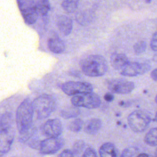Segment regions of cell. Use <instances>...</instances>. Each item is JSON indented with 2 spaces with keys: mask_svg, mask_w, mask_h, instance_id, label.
I'll use <instances>...</instances> for the list:
<instances>
[{
  "mask_svg": "<svg viewBox=\"0 0 157 157\" xmlns=\"http://www.w3.org/2000/svg\"><path fill=\"white\" fill-rule=\"evenodd\" d=\"M14 137L13 117L11 113H6L0 117V155L10 150Z\"/></svg>",
  "mask_w": 157,
  "mask_h": 157,
  "instance_id": "1",
  "label": "cell"
},
{
  "mask_svg": "<svg viewBox=\"0 0 157 157\" xmlns=\"http://www.w3.org/2000/svg\"><path fill=\"white\" fill-rule=\"evenodd\" d=\"M83 72L90 77H99L106 73L108 64L105 58L99 55H89L80 62Z\"/></svg>",
  "mask_w": 157,
  "mask_h": 157,
  "instance_id": "2",
  "label": "cell"
},
{
  "mask_svg": "<svg viewBox=\"0 0 157 157\" xmlns=\"http://www.w3.org/2000/svg\"><path fill=\"white\" fill-rule=\"evenodd\" d=\"M33 116L32 102L30 99H26L20 104L16 112L15 121L20 134L26 132L32 127Z\"/></svg>",
  "mask_w": 157,
  "mask_h": 157,
  "instance_id": "3",
  "label": "cell"
},
{
  "mask_svg": "<svg viewBox=\"0 0 157 157\" xmlns=\"http://www.w3.org/2000/svg\"><path fill=\"white\" fill-rule=\"evenodd\" d=\"M34 113L37 118L42 120L49 117L56 109V101L50 95L42 94L32 102Z\"/></svg>",
  "mask_w": 157,
  "mask_h": 157,
  "instance_id": "4",
  "label": "cell"
},
{
  "mask_svg": "<svg viewBox=\"0 0 157 157\" xmlns=\"http://www.w3.org/2000/svg\"><path fill=\"white\" fill-rule=\"evenodd\" d=\"M151 117L145 110H136L128 117V122L130 128L136 132H144L151 122Z\"/></svg>",
  "mask_w": 157,
  "mask_h": 157,
  "instance_id": "5",
  "label": "cell"
},
{
  "mask_svg": "<svg viewBox=\"0 0 157 157\" xmlns=\"http://www.w3.org/2000/svg\"><path fill=\"white\" fill-rule=\"evenodd\" d=\"M71 101L75 107H82L86 109H96L101 104L99 96L93 92L74 96Z\"/></svg>",
  "mask_w": 157,
  "mask_h": 157,
  "instance_id": "6",
  "label": "cell"
},
{
  "mask_svg": "<svg viewBox=\"0 0 157 157\" xmlns=\"http://www.w3.org/2000/svg\"><path fill=\"white\" fill-rule=\"evenodd\" d=\"M25 21L28 24L34 23L38 17L34 0H17Z\"/></svg>",
  "mask_w": 157,
  "mask_h": 157,
  "instance_id": "7",
  "label": "cell"
},
{
  "mask_svg": "<svg viewBox=\"0 0 157 157\" xmlns=\"http://www.w3.org/2000/svg\"><path fill=\"white\" fill-rule=\"evenodd\" d=\"M63 91L69 96H75L80 94L92 92V85L87 82L69 81L64 83L61 86Z\"/></svg>",
  "mask_w": 157,
  "mask_h": 157,
  "instance_id": "8",
  "label": "cell"
},
{
  "mask_svg": "<svg viewBox=\"0 0 157 157\" xmlns=\"http://www.w3.org/2000/svg\"><path fill=\"white\" fill-rule=\"evenodd\" d=\"M64 144L61 138L48 137L40 141L39 150L44 155H52L59 151Z\"/></svg>",
  "mask_w": 157,
  "mask_h": 157,
  "instance_id": "9",
  "label": "cell"
},
{
  "mask_svg": "<svg viewBox=\"0 0 157 157\" xmlns=\"http://www.w3.org/2000/svg\"><path fill=\"white\" fill-rule=\"evenodd\" d=\"M150 68L151 66L148 63L129 62L120 70V74L124 76L134 77L146 73L150 69Z\"/></svg>",
  "mask_w": 157,
  "mask_h": 157,
  "instance_id": "10",
  "label": "cell"
},
{
  "mask_svg": "<svg viewBox=\"0 0 157 157\" xmlns=\"http://www.w3.org/2000/svg\"><path fill=\"white\" fill-rule=\"evenodd\" d=\"M134 83L131 81L118 78L110 81L108 83L109 90L114 93L128 94L134 89Z\"/></svg>",
  "mask_w": 157,
  "mask_h": 157,
  "instance_id": "11",
  "label": "cell"
},
{
  "mask_svg": "<svg viewBox=\"0 0 157 157\" xmlns=\"http://www.w3.org/2000/svg\"><path fill=\"white\" fill-rule=\"evenodd\" d=\"M62 131V123L58 118L48 120L42 126L44 134L48 137H58Z\"/></svg>",
  "mask_w": 157,
  "mask_h": 157,
  "instance_id": "12",
  "label": "cell"
},
{
  "mask_svg": "<svg viewBox=\"0 0 157 157\" xmlns=\"http://www.w3.org/2000/svg\"><path fill=\"white\" fill-rule=\"evenodd\" d=\"M48 48L54 53L59 54L65 51L66 46L64 41L56 34L50 36L47 41Z\"/></svg>",
  "mask_w": 157,
  "mask_h": 157,
  "instance_id": "13",
  "label": "cell"
},
{
  "mask_svg": "<svg viewBox=\"0 0 157 157\" xmlns=\"http://www.w3.org/2000/svg\"><path fill=\"white\" fill-rule=\"evenodd\" d=\"M56 25L60 33L63 36H68L72 29V21L66 15H59L56 18Z\"/></svg>",
  "mask_w": 157,
  "mask_h": 157,
  "instance_id": "14",
  "label": "cell"
},
{
  "mask_svg": "<svg viewBox=\"0 0 157 157\" xmlns=\"http://www.w3.org/2000/svg\"><path fill=\"white\" fill-rule=\"evenodd\" d=\"M129 63L128 58L123 53H113L110 56V64L115 70H121Z\"/></svg>",
  "mask_w": 157,
  "mask_h": 157,
  "instance_id": "15",
  "label": "cell"
},
{
  "mask_svg": "<svg viewBox=\"0 0 157 157\" xmlns=\"http://www.w3.org/2000/svg\"><path fill=\"white\" fill-rule=\"evenodd\" d=\"M100 157H117V153L114 145L110 142L103 144L99 148Z\"/></svg>",
  "mask_w": 157,
  "mask_h": 157,
  "instance_id": "16",
  "label": "cell"
},
{
  "mask_svg": "<svg viewBox=\"0 0 157 157\" xmlns=\"http://www.w3.org/2000/svg\"><path fill=\"white\" fill-rule=\"evenodd\" d=\"M102 126V121L99 118L90 120L85 126V131L88 134H95L98 132Z\"/></svg>",
  "mask_w": 157,
  "mask_h": 157,
  "instance_id": "17",
  "label": "cell"
},
{
  "mask_svg": "<svg viewBox=\"0 0 157 157\" xmlns=\"http://www.w3.org/2000/svg\"><path fill=\"white\" fill-rule=\"evenodd\" d=\"M35 4L38 15H45L50 10V5L49 0H36Z\"/></svg>",
  "mask_w": 157,
  "mask_h": 157,
  "instance_id": "18",
  "label": "cell"
},
{
  "mask_svg": "<svg viewBox=\"0 0 157 157\" xmlns=\"http://www.w3.org/2000/svg\"><path fill=\"white\" fill-rule=\"evenodd\" d=\"M157 129L153 128L150 129L145 134L144 141L145 143L151 147H156L157 145Z\"/></svg>",
  "mask_w": 157,
  "mask_h": 157,
  "instance_id": "19",
  "label": "cell"
},
{
  "mask_svg": "<svg viewBox=\"0 0 157 157\" xmlns=\"http://www.w3.org/2000/svg\"><path fill=\"white\" fill-rule=\"evenodd\" d=\"M80 114V110L77 107H70L68 108H66L65 109H63L61 110L60 113L61 117H62L64 118L68 119L71 118H75L78 116Z\"/></svg>",
  "mask_w": 157,
  "mask_h": 157,
  "instance_id": "20",
  "label": "cell"
},
{
  "mask_svg": "<svg viewBox=\"0 0 157 157\" xmlns=\"http://www.w3.org/2000/svg\"><path fill=\"white\" fill-rule=\"evenodd\" d=\"M79 0H62V7L69 13L74 12L77 9Z\"/></svg>",
  "mask_w": 157,
  "mask_h": 157,
  "instance_id": "21",
  "label": "cell"
},
{
  "mask_svg": "<svg viewBox=\"0 0 157 157\" xmlns=\"http://www.w3.org/2000/svg\"><path fill=\"white\" fill-rule=\"evenodd\" d=\"M83 121L80 118H76L71 122L68 126V129L72 132H78L80 131L83 126Z\"/></svg>",
  "mask_w": 157,
  "mask_h": 157,
  "instance_id": "22",
  "label": "cell"
},
{
  "mask_svg": "<svg viewBox=\"0 0 157 157\" xmlns=\"http://www.w3.org/2000/svg\"><path fill=\"white\" fill-rule=\"evenodd\" d=\"M147 48V43L145 41H139L136 42L134 46L133 49L136 55H140L144 53Z\"/></svg>",
  "mask_w": 157,
  "mask_h": 157,
  "instance_id": "23",
  "label": "cell"
},
{
  "mask_svg": "<svg viewBox=\"0 0 157 157\" xmlns=\"http://www.w3.org/2000/svg\"><path fill=\"white\" fill-rule=\"evenodd\" d=\"M85 146V142L83 140H78L77 141L72 147V152L73 153L74 155H79L84 149V147Z\"/></svg>",
  "mask_w": 157,
  "mask_h": 157,
  "instance_id": "24",
  "label": "cell"
},
{
  "mask_svg": "<svg viewBox=\"0 0 157 157\" xmlns=\"http://www.w3.org/2000/svg\"><path fill=\"white\" fill-rule=\"evenodd\" d=\"M35 127H34L33 126H32V127L26 132L22 134H20V137L19 139L21 142H26L27 140H28L34 134V132H35Z\"/></svg>",
  "mask_w": 157,
  "mask_h": 157,
  "instance_id": "25",
  "label": "cell"
},
{
  "mask_svg": "<svg viewBox=\"0 0 157 157\" xmlns=\"http://www.w3.org/2000/svg\"><path fill=\"white\" fill-rule=\"evenodd\" d=\"M136 151V150L134 147H127L123 150L120 157H133Z\"/></svg>",
  "mask_w": 157,
  "mask_h": 157,
  "instance_id": "26",
  "label": "cell"
},
{
  "mask_svg": "<svg viewBox=\"0 0 157 157\" xmlns=\"http://www.w3.org/2000/svg\"><path fill=\"white\" fill-rule=\"evenodd\" d=\"M82 157H98V155L96 151L93 148L88 147L84 151Z\"/></svg>",
  "mask_w": 157,
  "mask_h": 157,
  "instance_id": "27",
  "label": "cell"
},
{
  "mask_svg": "<svg viewBox=\"0 0 157 157\" xmlns=\"http://www.w3.org/2000/svg\"><path fill=\"white\" fill-rule=\"evenodd\" d=\"M150 47H151V48L153 51L156 52V50H157V34H156V32H155L152 36V37L151 39V41H150Z\"/></svg>",
  "mask_w": 157,
  "mask_h": 157,
  "instance_id": "28",
  "label": "cell"
},
{
  "mask_svg": "<svg viewBox=\"0 0 157 157\" xmlns=\"http://www.w3.org/2000/svg\"><path fill=\"white\" fill-rule=\"evenodd\" d=\"M58 157H74V155L71 150L66 149L61 152Z\"/></svg>",
  "mask_w": 157,
  "mask_h": 157,
  "instance_id": "29",
  "label": "cell"
},
{
  "mask_svg": "<svg viewBox=\"0 0 157 157\" xmlns=\"http://www.w3.org/2000/svg\"><path fill=\"white\" fill-rule=\"evenodd\" d=\"M40 143V141L37 139H33L29 142V145L31 148H34L35 149H39Z\"/></svg>",
  "mask_w": 157,
  "mask_h": 157,
  "instance_id": "30",
  "label": "cell"
},
{
  "mask_svg": "<svg viewBox=\"0 0 157 157\" xmlns=\"http://www.w3.org/2000/svg\"><path fill=\"white\" fill-rule=\"evenodd\" d=\"M104 99L107 102H111L113 99V96L111 93H106L104 96Z\"/></svg>",
  "mask_w": 157,
  "mask_h": 157,
  "instance_id": "31",
  "label": "cell"
},
{
  "mask_svg": "<svg viewBox=\"0 0 157 157\" xmlns=\"http://www.w3.org/2000/svg\"><path fill=\"white\" fill-rule=\"evenodd\" d=\"M151 77L155 82L157 81V69H155L151 71Z\"/></svg>",
  "mask_w": 157,
  "mask_h": 157,
  "instance_id": "32",
  "label": "cell"
},
{
  "mask_svg": "<svg viewBox=\"0 0 157 157\" xmlns=\"http://www.w3.org/2000/svg\"><path fill=\"white\" fill-rule=\"evenodd\" d=\"M137 157H153V156L151 155L146 154V153H141V154L139 155Z\"/></svg>",
  "mask_w": 157,
  "mask_h": 157,
  "instance_id": "33",
  "label": "cell"
}]
</instances>
